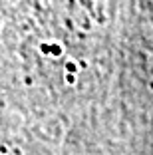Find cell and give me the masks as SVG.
I'll return each instance as SVG.
<instances>
[{
    "mask_svg": "<svg viewBox=\"0 0 153 155\" xmlns=\"http://www.w3.org/2000/svg\"><path fill=\"white\" fill-rule=\"evenodd\" d=\"M0 155H14V153H12V149H8V147H4L0 143Z\"/></svg>",
    "mask_w": 153,
    "mask_h": 155,
    "instance_id": "6da1fadb",
    "label": "cell"
}]
</instances>
